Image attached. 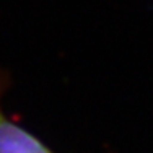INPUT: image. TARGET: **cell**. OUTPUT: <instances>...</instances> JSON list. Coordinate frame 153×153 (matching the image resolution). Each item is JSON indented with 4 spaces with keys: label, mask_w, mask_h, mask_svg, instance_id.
<instances>
[{
    "label": "cell",
    "mask_w": 153,
    "mask_h": 153,
    "mask_svg": "<svg viewBox=\"0 0 153 153\" xmlns=\"http://www.w3.org/2000/svg\"><path fill=\"white\" fill-rule=\"evenodd\" d=\"M5 75L0 72V94L5 88ZM0 153H54L31 132L10 121L0 108Z\"/></svg>",
    "instance_id": "6da1fadb"
}]
</instances>
